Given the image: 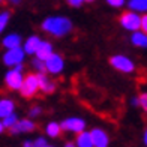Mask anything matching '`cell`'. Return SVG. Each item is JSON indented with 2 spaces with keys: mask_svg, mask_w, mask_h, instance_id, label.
Masks as SVG:
<instances>
[{
  "mask_svg": "<svg viewBox=\"0 0 147 147\" xmlns=\"http://www.w3.org/2000/svg\"><path fill=\"white\" fill-rule=\"evenodd\" d=\"M84 2H89V3H92V2H95V0H84Z\"/></svg>",
  "mask_w": 147,
  "mask_h": 147,
  "instance_id": "cell-35",
  "label": "cell"
},
{
  "mask_svg": "<svg viewBox=\"0 0 147 147\" xmlns=\"http://www.w3.org/2000/svg\"><path fill=\"white\" fill-rule=\"evenodd\" d=\"M144 144L147 146V129H146V132H144Z\"/></svg>",
  "mask_w": 147,
  "mask_h": 147,
  "instance_id": "cell-32",
  "label": "cell"
},
{
  "mask_svg": "<svg viewBox=\"0 0 147 147\" xmlns=\"http://www.w3.org/2000/svg\"><path fill=\"white\" fill-rule=\"evenodd\" d=\"M36 125L32 122L30 119H24V120H18V122L12 126V128H9V132L11 134H21V132H32L35 131Z\"/></svg>",
  "mask_w": 147,
  "mask_h": 147,
  "instance_id": "cell-10",
  "label": "cell"
},
{
  "mask_svg": "<svg viewBox=\"0 0 147 147\" xmlns=\"http://www.w3.org/2000/svg\"><path fill=\"white\" fill-rule=\"evenodd\" d=\"M63 147H77V146H75V143L68 141V143H65V146H63Z\"/></svg>",
  "mask_w": 147,
  "mask_h": 147,
  "instance_id": "cell-30",
  "label": "cell"
},
{
  "mask_svg": "<svg viewBox=\"0 0 147 147\" xmlns=\"http://www.w3.org/2000/svg\"><path fill=\"white\" fill-rule=\"evenodd\" d=\"M39 44H41V38L36 36V35H32V36H29L24 41L23 50H24L26 54H35L36 50H38V47H39Z\"/></svg>",
  "mask_w": 147,
  "mask_h": 147,
  "instance_id": "cell-13",
  "label": "cell"
},
{
  "mask_svg": "<svg viewBox=\"0 0 147 147\" xmlns=\"http://www.w3.org/2000/svg\"><path fill=\"white\" fill-rule=\"evenodd\" d=\"M2 45L5 48H17V47H21V36L18 35V33H9V35H6L2 41Z\"/></svg>",
  "mask_w": 147,
  "mask_h": 147,
  "instance_id": "cell-14",
  "label": "cell"
},
{
  "mask_svg": "<svg viewBox=\"0 0 147 147\" xmlns=\"http://www.w3.org/2000/svg\"><path fill=\"white\" fill-rule=\"evenodd\" d=\"M23 147H35V141H30V140H27V141H24Z\"/></svg>",
  "mask_w": 147,
  "mask_h": 147,
  "instance_id": "cell-29",
  "label": "cell"
},
{
  "mask_svg": "<svg viewBox=\"0 0 147 147\" xmlns=\"http://www.w3.org/2000/svg\"><path fill=\"white\" fill-rule=\"evenodd\" d=\"M32 68L35 69L38 74H45V65H44L42 60H39L38 57L32 60Z\"/></svg>",
  "mask_w": 147,
  "mask_h": 147,
  "instance_id": "cell-22",
  "label": "cell"
},
{
  "mask_svg": "<svg viewBox=\"0 0 147 147\" xmlns=\"http://www.w3.org/2000/svg\"><path fill=\"white\" fill-rule=\"evenodd\" d=\"M15 111V102L12 99H0V119L12 114Z\"/></svg>",
  "mask_w": 147,
  "mask_h": 147,
  "instance_id": "cell-15",
  "label": "cell"
},
{
  "mask_svg": "<svg viewBox=\"0 0 147 147\" xmlns=\"http://www.w3.org/2000/svg\"><path fill=\"white\" fill-rule=\"evenodd\" d=\"M9 18H11L9 11L0 12V33H3V32H5L6 26H8V23H9Z\"/></svg>",
  "mask_w": 147,
  "mask_h": 147,
  "instance_id": "cell-21",
  "label": "cell"
},
{
  "mask_svg": "<svg viewBox=\"0 0 147 147\" xmlns=\"http://www.w3.org/2000/svg\"><path fill=\"white\" fill-rule=\"evenodd\" d=\"M62 131L66 132H74V134H80L86 129V122L80 117H68L60 123Z\"/></svg>",
  "mask_w": 147,
  "mask_h": 147,
  "instance_id": "cell-8",
  "label": "cell"
},
{
  "mask_svg": "<svg viewBox=\"0 0 147 147\" xmlns=\"http://www.w3.org/2000/svg\"><path fill=\"white\" fill-rule=\"evenodd\" d=\"M9 2H11V3H14V5H18V3H20V0H9Z\"/></svg>",
  "mask_w": 147,
  "mask_h": 147,
  "instance_id": "cell-34",
  "label": "cell"
},
{
  "mask_svg": "<svg viewBox=\"0 0 147 147\" xmlns=\"http://www.w3.org/2000/svg\"><path fill=\"white\" fill-rule=\"evenodd\" d=\"M90 137H92V143L93 147H108L110 144V137L104 129L101 128H95L90 131Z\"/></svg>",
  "mask_w": 147,
  "mask_h": 147,
  "instance_id": "cell-9",
  "label": "cell"
},
{
  "mask_svg": "<svg viewBox=\"0 0 147 147\" xmlns=\"http://www.w3.org/2000/svg\"><path fill=\"white\" fill-rule=\"evenodd\" d=\"M75 146H77V147H93L92 137H90V132H86V131H83V132L77 134Z\"/></svg>",
  "mask_w": 147,
  "mask_h": 147,
  "instance_id": "cell-17",
  "label": "cell"
},
{
  "mask_svg": "<svg viewBox=\"0 0 147 147\" xmlns=\"http://www.w3.org/2000/svg\"><path fill=\"white\" fill-rule=\"evenodd\" d=\"M131 104H132V105H135V107H137V105H140V102H138V98H134L132 101H131Z\"/></svg>",
  "mask_w": 147,
  "mask_h": 147,
  "instance_id": "cell-31",
  "label": "cell"
},
{
  "mask_svg": "<svg viewBox=\"0 0 147 147\" xmlns=\"http://www.w3.org/2000/svg\"><path fill=\"white\" fill-rule=\"evenodd\" d=\"M131 42L135 47H138V48H147V33H144L141 30L132 32Z\"/></svg>",
  "mask_w": 147,
  "mask_h": 147,
  "instance_id": "cell-16",
  "label": "cell"
},
{
  "mask_svg": "<svg viewBox=\"0 0 147 147\" xmlns=\"http://www.w3.org/2000/svg\"><path fill=\"white\" fill-rule=\"evenodd\" d=\"M105 2L110 6H113V8H122V6L126 3V0H105Z\"/></svg>",
  "mask_w": 147,
  "mask_h": 147,
  "instance_id": "cell-25",
  "label": "cell"
},
{
  "mask_svg": "<svg viewBox=\"0 0 147 147\" xmlns=\"http://www.w3.org/2000/svg\"><path fill=\"white\" fill-rule=\"evenodd\" d=\"M38 80H39V90L44 93H53L56 90V83L50 80L45 74H38Z\"/></svg>",
  "mask_w": 147,
  "mask_h": 147,
  "instance_id": "cell-12",
  "label": "cell"
},
{
  "mask_svg": "<svg viewBox=\"0 0 147 147\" xmlns=\"http://www.w3.org/2000/svg\"><path fill=\"white\" fill-rule=\"evenodd\" d=\"M128 6H129V11H134L137 14L147 12V0H129Z\"/></svg>",
  "mask_w": 147,
  "mask_h": 147,
  "instance_id": "cell-18",
  "label": "cell"
},
{
  "mask_svg": "<svg viewBox=\"0 0 147 147\" xmlns=\"http://www.w3.org/2000/svg\"><path fill=\"white\" fill-rule=\"evenodd\" d=\"M26 53L23 50V47H17V48H11L3 54V63L9 68H14L15 65H20L24 62Z\"/></svg>",
  "mask_w": 147,
  "mask_h": 147,
  "instance_id": "cell-5",
  "label": "cell"
},
{
  "mask_svg": "<svg viewBox=\"0 0 147 147\" xmlns=\"http://www.w3.org/2000/svg\"><path fill=\"white\" fill-rule=\"evenodd\" d=\"M45 132L47 135L51 137V138H56L60 135V132H62V128H60V125L57 122H50L48 125L45 126Z\"/></svg>",
  "mask_w": 147,
  "mask_h": 147,
  "instance_id": "cell-19",
  "label": "cell"
},
{
  "mask_svg": "<svg viewBox=\"0 0 147 147\" xmlns=\"http://www.w3.org/2000/svg\"><path fill=\"white\" fill-rule=\"evenodd\" d=\"M44 65H45V72L53 74V75H59V74L65 69L63 57L60 54H56V53H53L48 59L44 60Z\"/></svg>",
  "mask_w": 147,
  "mask_h": 147,
  "instance_id": "cell-6",
  "label": "cell"
},
{
  "mask_svg": "<svg viewBox=\"0 0 147 147\" xmlns=\"http://www.w3.org/2000/svg\"><path fill=\"white\" fill-rule=\"evenodd\" d=\"M17 122H18V117H17L15 113H12V114H9V116H6V117L2 119V123H3V128L5 129L12 128V126H14Z\"/></svg>",
  "mask_w": 147,
  "mask_h": 147,
  "instance_id": "cell-20",
  "label": "cell"
},
{
  "mask_svg": "<svg viewBox=\"0 0 147 147\" xmlns=\"http://www.w3.org/2000/svg\"><path fill=\"white\" fill-rule=\"evenodd\" d=\"M138 102H140V107L147 113V93H141V95H140Z\"/></svg>",
  "mask_w": 147,
  "mask_h": 147,
  "instance_id": "cell-23",
  "label": "cell"
},
{
  "mask_svg": "<svg viewBox=\"0 0 147 147\" xmlns=\"http://www.w3.org/2000/svg\"><path fill=\"white\" fill-rule=\"evenodd\" d=\"M48 146V143H47V140L44 137H38L35 140V147H47Z\"/></svg>",
  "mask_w": 147,
  "mask_h": 147,
  "instance_id": "cell-26",
  "label": "cell"
},
{
  "mask_svg": "<svg viewBox=\"0 0 147 147\" xmlns=\"http://www.w3.org/2000/svg\"><path fill=\"white\" fill-rule=\"evenodd\" d=\"M120 24H122L123 29L129 30V32H137L141 27V17L134 11L123 12L120 15Z\"/></svg>",
  "mask_w": 147,
  "mask_h": 147,
  "instance_id": "cell-3",
  "label": "cell"
},
{
  "mask_svg": "<svg viewBox=\"0 0 147 147\" xmlns=\"http://www.w3.org/2000/svg\"><path fill=\"white\" fill-rule=\"evenodd\" d=\"M0 3H3V0H0Z\"/></svg>",
  "mask_w": 147,
  "mask_h": 147,
  "instance_id": "cell-37",
  "label": "cell"
},
{
  "mask_svg": "<svg viewBox=\"0 0 147 147\" xmlns=\"http://www.w3.org/2000/svg\"><path fill=\"white\" fill-rule=\"evenodd\" d=\"M140 30L147 33V14L141 17V27H140Z\"/></svg>",
  "mask_w": 147,
  "mask_h": 147,
  "instance_id": "cell-28",
  "label": "cell"
},
{
  "mask_svg": "<svg viewBox=\"0 0 147 147\" xmlns=\"http://www.w3.org/2000/svg\"><path fill=\"white\" fill-rule=\"evenodd\" d=\"M39 90V80L38 74H27L23 78V84L20 87V93L24 98H33L36 95V92Z\"/></svg>",
  "mask_w": 147,
  "mask_h": 147,
  "instance_id": "cell-2",
  "label": "cell"
},
{
  "mask_svg": "<svg viewBox=\"0 0 147 147\" xmlns=\"http://www.w3.org/2000/svg\"><path fill=\"white\" fill-rule=\"evenodd\" d=\"M68 2L69 6H72V8H78V6H81L84 3V0H66Z\"/></svg>",
  "mask_w": 147,
  "mask_h": 147,
  "instance_id": "cell-27",
  "label": "cell"
},
{
  "mask_svg": "<svg viewBox=\"0 0 147 147\" xmlns=\"http://www.w3.org/2000/svg\"><path fill=\"white\" fill-rule=\"evenodd\" d=\"M110 63L114 69L123 72V74H131L134 72V69H135V65H134V62L128 57V56H123V54H116L113 56L110 59Z\"/></svg>",
  "mask_w": 147,
  "mask_h": 147,
  "instance_id": "cell-4",
  "label": "cell"
},
{
  "mask_svg": "<svg viewBox=\"0 0 147 147\" xmlns=\"http://www.w3.org/2000/svg\"><path fill=\"white\" fill-rule=\"evenodd\" d=\"M23 74L21 71H17L15 68H11L5 75V84L9 90H20L23 84Z\"/></svg>",
  "mask_w": 147,
  "mask_h": 147,
  "instance_id": "cell-7",
  "label": "cell"
},
{
  "mask_svg": "<svg viewBox=\"0 0 147 147\" xmlns=\"http://www.w3.org/2000/svg\"><path fill=\"white\" fill-rule=\"evenodd\" d=\"M41 113H42V108L38 107V105H35V107H32V108L29 110V116L30 117H38V116H41Z\"/></svg>",
  "mask_w": 147,
  "mask_h": 147,
  "instance_id": "cell-24",
  "label": "cell"
},
{
  "mask_svg": "<svg viewBox=\"0 0 147 147\" xmlns=\"http://www.w3.org/2000/svg\"><path fill=\"white\" fill-rule=\"evenodd\" d=\"M53 44L51 42H48V41H41V44H39V47H38V50H36V57L39 59V60H47L51 54H53Z\"/></svg>",
  "mask_w": 147,
  "mask_h": 147,
  "instance_id": "cell-11",
  "label": "cell"
},
{
  "mask_svg": "<svg viewBox=\"0 0 147 147\" xmlns=\"http://www.w3.org/2000/svg\"><path fill=\"white\" fill-rule=\"evenodd\" d=\"M47 147H54V146H47Z\"/></svg>",
  "mask_w": 147,
  "mask_h": 147,
  "instance_id": "cell-36",
  "label": "cell"
},
{
  "mask_svg": "<svg viewBox=\"0 0 147 147\" xmlns=\"http://www.w3.org/2000/svg\"><path fill=\"white\" fill-rule=\"evenodd\" d=\"M5 131V128H3V123H2V120H0V134H2Z\"/></svg>",
  "mask_w": 147,
  "mask_h": 147,
  "instance_id": "cell-33",
  "label": "cell"
},
{
  "mask_svg": "<svg viewBox=\"0 0 147 147\" xmlns=\"http://www.w3.org/2000/svg\"><path fill=\"white\" fill-rule=\"evenodd\" d=\"M41 29L56 38H63L72 32L74 26L71 20L66 17H48L42 21Z\"/></svg>",
  "mask_w": 147,
  "mask_h": 147,
  "instance_id": "cell-1",
  "label": "cell"
}]
</instances>
